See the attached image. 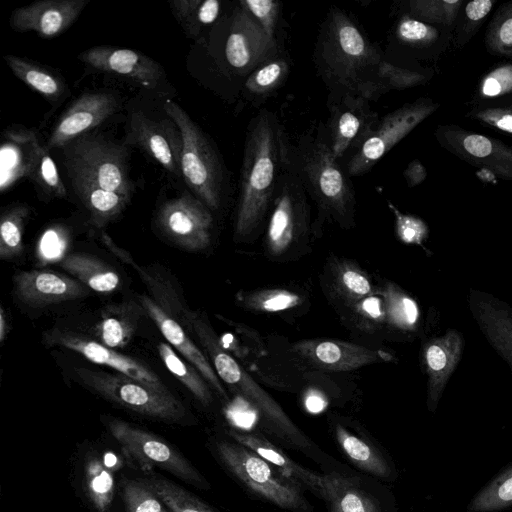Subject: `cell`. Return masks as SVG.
I'll return each instance as SVG.
<instances>
[{
	"label": "cell",
	"mask_w": 512,
	"mask_h": 512,
	"mask_svg": "<svg viewBox=\"0 0 512 512\" xmlns=\"http://www.w3.org/2000/svg\"><path fill=\"white\" fill-rule=\"evenodd\" d=\"M383 61L381 50L350 16L331 8L314 50L317 72L332 90L331 97L354 94L370 101L386 93L378 76Z\"/></svg>",
	"instance_id": "obj_1"
},
{
	"label": "cell",
	"mask_w": 512,
	"mask_h": 512,
	"mask_svg": "<svg viewBox=\"0 0 512 512\" xmlns=\"http://www.w3.org/2000/svg\"><path fill=\"white\" fill-rule=\"evenodd\" d=\"M285 134L276 115L266 109L248 125L234 221L235 241L254 239L270 212Z\"/></svg>",
	"instance_id": "obj_2"
},
{
	"label": "cell",
	"mask_w": 512,
	"mask_h": 512,
	"mask_svg": "<svg viewBox=\"0 0 512 512\" xmlns=\"http://www.w3.org/2000/svg\"><path fill=\"white\" fill-rule=\"evenodd\" d=\"M282 154L315 203L319 219H329L343 228L354 226L356 199L352 182L333 157L321 128L315 134H302L293 142L285 134Z\"/></svg>",
	"instance_id": "obj_3"
},
{
	"label": "cell",
	"mask_w": 512,
	"mask_h": 512,
	"mask_svg": "<svg viewBox=\"0 0 512 512\" xmlns=\"http://www.w3.org/2000/svg\"><path fill=\"white\" fill-rule=\"evenodd\" d=\"M183 321L198 338L218 377L256 409L263 429L280 444L319 460L315 444L225 350L209 323L194 311H185Z\"/></svg>",
	"instance_id": "obj_4"
},
{
	"label": "cell",
	"mask_w": 512,
	"mask_h": 512,
	"mask_svg": "<svg viewBox=\"0 0 512 512\" xmlns=\"http://www.w3.org/2000/svg\"><path fill=\"white\" fill-rule=\"evenodd\" d=\"M210 449L223 468L254 496L292 512H310L303 488L254 451L230 439H214Z\"/></svg>",
	"instance_id": "obj_5"
},
{
	"label": "cell",
	"mask_w": 512,
	"mask_h": 512,
	"mask_svg": "<svg viewBox=\"0 0 512 512\" xmlns=\"http://www.w3.org/2000/svg\"><path fill=\"white\" fill-rule=\"evenodd\" d=\"M309 199L302 182L285 163L282 154L264 238L269 257L276 260L291 258L306 246L311 232Z\"/></svg>",
	"instance_id": "obj_6"
},
{
	"label": "cell",
	"mask_w": 512,
	"mask_h": 512,
	"mask_svg": "<svg viewBox=\"0 0 512 512\" xmlns=\"http://www.w3.org/2000/svg\"><path fill=\"white\" fill-rule=\"evenodd\" d=\"M103 425L120 446L122 455L143 473L160 469L201 490L210 489L209 481L171 443L115 417H102Z\"/></svg>",
	"instance_id": "obj_7"
},
{
	"label": "cell",
	"mask_w": 512,
	"mask_h": 512,
	"mask_svg": "<svg viewBox=\"0 0 512 512\" xmlns=\"http://www.w3.org/2000/svg\"><path fill=\"white\" fill-rule=\"evenodd\" d=\"M74 372L87 388L134 413L167 423L188 422L186 408L169 390H158L122 373L85 367H77Z\"/></svg>",
	"instance_id": "obj_8"
},
{
	"label": "cell",
	"mask_w": 512,
	"mask_h": 512,
	"mask_svg": "<svg viewBox=\"0 0 512 512\" xmlns=\"http://www.w3.org/2000/svg\"><path fill=\"white\" fill-rule=\"evenodd\" d=\"M163 108L182 136L181 173L187 185L210 210H218L222 201L224 173L216 150L177 103L168 99Z\"/></svg>",
	"instance_id": "obj_9"
},
{
	"label": "cell",
	"mask_w": 512,
	"mask_h": 512,
	"mask_svg": "<svg viewBox=\"0 0 512 512\" xmlns=\"http://www.w3.org/2000/svg\"><path fill=\"white\" fill-rule=\"evenodd\" d=\"M67 174L128 199L133 192L126 146L100 136L83 135L62 147Z\"/></svg>",
	"instance_id": "obj_10"
},
{
	"label": "cell",
	"mask_w": 512,
	"mask_h": 512,
	"mask_svg": "<svg viewBox=\"0 0 512 512\" xmlns=\"http://www.w3.org/2000/svg\"><path fill=\"white\" fill-rule=\"evenodd\" d=\"M441 104L422 97L386 114L377 122L365 141L351 153L347 174L360 176L369 170L420 123L435 113Z\"/></svg>",
	"instance_id": "obj_11"
},
{
	"label": "cell",
	"mask_w": 512,
	"mask_h": 512,
	"mask_svg": "<svg viewBox=\"0 0 512 512\" xmlns=\"http://www.w3.org/2000/svg\"><path fill=\"white\" fill-rule=\"evenodd\" d=\"M434 136L450 154L495 177L512 182V146L457 124L437 126Z\"/></svg>",
	"instance_id": "obj_12"
},
{
	"label": "cell",
	"mask_w": 512,
	"mask_h": 512,
	"mask_svg": "<svg viewBox=\"0 0 512 512\" xmlns=\"http://www.w3.org/2000/svg\"><path fill=\"white\" fill-rule=\"evenodd\" d=\"M329 109L330 116L321 131L333 157L339 161L365 141L379 117L368 99L354 94L333 96Z\"/></svg>",
	"instance_id": "obj_13"
},
{
	"label": "cell",
	"mask_w": 512,
	"mask_h": 512,
	"mask_svg": "<svg viewBox=\"0 0 512 512\" xmlns=\"http://www.w3.org/2000/svg\"><path fill=\"white\" fill-rule=\"evenodd\" d=\"M157 219L162 232L185 249L199 251L211 243V210L197 197L185 194L166 201Z\"/></svg>",
	"instance_id": "obj_14"
},
{
	"label": "cell",
	"mask_w": 512,
	"mask_h": 512,
	"mask_svg": "<svg viewBox=\"0 0 512 512\" xmlns=\"http://www.w3.org/2000/svg\"><path fill=\"white\" fill-rule=\"evenodd\" d=\"M276 40L262 30L256 20L239 5L234 9L225 45L228 64L239 75H249L276 58Z\"/></svg>",
	"instance_id": "obj_15"
},
{
	"label": "cell",
	"mask_w": 512,
	"mask_h": 512,
	"mask_svg": "<svg viewBox=\"0 0 512 512\" xmlns=\"http://www.w3.org/2000/svg\"><path fill=\"white\" fill-rule=\"evenodd\" d=\"M121 464L112 453L94 444L82 446L74 465V479L82 500L92 512H109L116 492L115 473Z\"/></svg>",
	"instance_id": "obj_16"
},
{
	"label": "cell",
	"mask_w": 512,
	"mask_h": 512,
	"mask_svg": "<svg viewBox=\"0 0 512 512\" xmlns=\"http://www.w3.org/2000/svg\"><path fill=\"white\" fill-rule=\"evenodd\" d=\"M292 350L316 368L340 372L393 359L385 351L333 339L301 340L293 344Z\"/></svg>",
	"instance_id": "obj_17"
},
{
	"label": "cell",
	"mask_w": 512,
	"mask_h": 512,
	"mask_svg": "<svg viewBox=\"0 0 512 512\" xmlns=\"http://www.w3.org/2000/svg\"><path fill=\"white\" fill-rule=\"evenodd\" d=\"M127 142L144 150L168 172L176 176L182 174L183 143L175 123L155 121L142 112H133L129 120Z\"/></svg>",
	"instance_id": "obj_18"
},
{
	"label": "cell",
	"mask_w": 512,
	"mask_h": 512,
	"mask_svg": "<svg viewBox=\"0 0 512 512\" xmlns=\"http://www.w3.org/2000/svg\"><path fill=\"white\" fill-rule=\"evenodd\" d=\"M46 341L84 356L93 363L105 365L118 373L134 378L161 391H168L162 380L143 363L109 348L97 340L69 331L55 329L47 333Z\"/></svg>",
	"instance_id": "obj_19"
},
{
	"label": "cell",
	"mask_w": 512,
	"mask_h": 512,
	"mask_svg": "<svg viewBox=\"0 0 512 512\" xmlns=\"http://www.w3.org/2000/svg\"><path fill=\"white\" fill-rule=\"evenodd\" d=\"M116 108L117 100L110 93L83 94L59 117L45 147L48 150L62 148L100 125L114 113Z\"/></svg>",
	"instance_id": "obj_20"
},
{
	"label": "cell",
	"mask_w": 512,
	"mask_h": 512,
	"mask_svg": "<svg viewBox=\"0 0 512 512\" xmlns=\"http://www.w3.org/2000/svg\"><path fill=\"white\" fill-rule=\"evenodd\" d=\"M462 334L449 329L442 336L425 341L421 361L427 375V407L434 412L464 350Z\"/></svg>",
	"instance_id": "obj_21"
},
{
	"label": "cell",
	"mask_w": 512,
	"mask_h": 512,
	"mask_svg": "<svg viewBox=\"0 0 512 512\" xmlns=\"http://www.w3.org/2000/svg\"><path fill=\"white\" fill-rule=\"evenodd\" d=\"M78 58L95 70L130 78L144 87H154L163 76L158 62L127 48L95 46L80 53Z\"/></svg>",
	"instance_id": "obj_22"
},
{
	"label": "cell",
	"mask_w": 512,
	"mask_h": 512,
	"mask_svg": "<svg viewBox=\"0 0 512 512\" xmlns=\"http://www.w3.org/2000/svg\"><path fill=\"white\" fill-rule=\"evenodd\" d=\"M467 302L482 334L512 370V307L477 289H469Z\"/></svg>",
	"instance_id": "obj_23"
},
{
	"label": "cell",
	"mask_w": 512,
	"mask_h": 512,
	"mask_svg": "<svg viewBox=\"0 0 512 512\" xmlns=\"http://www.w3.org/2000/svg\"><path fill=\"white\" fill-rule=\"evenodd\" d=\"M88 3L89 0L37 1L14 10L10 23L17 31H33L52 38L67 30Z\"/></svg>",
	"instance_id": "obj_24"
},
{
	"label": "cell",
	"mask_w": 512,
	"mask_h": 512,
	"mask_svg": "<svg viewBox=\"0 0 512 512\" xmlns=\"http://www.w3.org/2000/svg\"><path fill=\"white\" fill-rule=\"evenodd\" d=\"M17 297L30 306L59 304L87 295V287L73 277L50 270L22 271L14 276Z\"/></svg>",
	"instance_id": "obj_25"
},
{
	"label": "cell",
	"mask_w": 512,
	"mask_h": 512,
	"mask_svg": "<svg viewBox=\"0 0 512 512\" xmlns=\"http://www.w3.org/2000/svg\"><path fill=\"white\" fill-rule=\"evenodd\" d=\"M139 302L169 345L191 363L223 399L229 400L227 392L210 361L192 341L182 326L150 297L140 295Z\"/></svg>",
	"instance_id": "obj_26"
},
{
	"label": "cell",
	"mask_w": 512,
	"mask_h": 512,
	"mask_svg": "<svg viewBox=\"0 0 512 512\" xmlns=\"http://www.w3.org/2000/svg\"><path fill=\"white\" fill-rule=\"evenodd\" d=\"M226 434L230 439L254 451L284 476L324 500L326 475L314 473L298 464L262 434L238 428H229L226 430Z\"/></svg>",
	"instance_id": "obj_27"
},
{
	"label": "cell",
	"mask_w": 512,
	"mask_h": 512,
	"mask_svg": "<svg viewBox=\"0 0 512 512\" xmlns=\"http://www.w3.org/2000/svg\"><path fill=\"white\" fill-rule=\"evenodd\" d=\"M333 433L340 450L355 467L378 479H394L395 472L388 458L363 432L336 420Z\"/></svg>",
	"instance_id": "obj_28"
},
{
	"label": "cell",
	"mask_w": 512,
	"mask_h": 512,
	"mask_svg": "<svg viewBox=\"0 0 512 512\" xmlns=\"http://www.w3.org/2000/svg\"><path fill=\"white\" fill-rule=\"evenodd\" d=\"M0 150V190L4 192L23 177L30 176L42 145L33 130H6Z\"/></svg>",
	"instance_id": "obj_29"
},
{
	"label": "cell",
	"mask_w": 512,
	"mask_h": 512,
	"mask_svg": "<svg viewBox=\"0 0 512 512\" xmlns=\"http://www.w3.org/2000/svg\"><path fill=\"white\" fill-rule=\"evenodd\" d=\"M325 284L332 298L348 308L378 291L370 275L356 262L334 259L325 271Z\"/></svg>",
	"instance_id": "obj_30"
},
{
	"label": "cell",
	"mask_w": 512,
	"mask_h": 512,
	"mask_svg": "<svg viewBox=\"0 0 512 512\" xmlns=\"http://www.w3.org/2000/svg\"><path fill=\"white\" fill-rule=\"evenodd\" d=\"M328 512H386L379 499L356 477L326 475Z\"/></svg>",
	"instance_id": "obj_31"
},
{
	"label": "cell",
	"mask_w": 512,
	"mask_h": 512,
	"mask_svg": "<svg viewBox=\"0 0 512 512\" xmlns=\"http://www.w3.org/2000/svg\"><path fill=\"white\" fill-rule=\"evenodd\" d=\"M144 312L141 304L133 301L106 307L95 325L98 342L112 349L125 347L135 334Z\"/></svg>",
	"instance_id": "obj_32"
},
{
	"label": "cell",
	"mask_w": 512,
	"mask_h": 512,
	"mask_svg": "<svg viewBox=\"0 0 512 512\" xmlns=\"http://www.w3.org/2000/svg\"><path fill=\"white\" fill-rule=\"evenodd\" d=\"M68 177L73 190L89 211L91 222L97 227H103L118 216L130 200L80 176L68 174Z\"/></svg>",
	"instance_id": "obj_33"
},
{
	"label": "cell",
	"mask_w": 512,
	"mask_h": 512,
	"mask_svg": "<svg viewBox=\"0 0 512 512\" xmlns=\"http://www.w3.org/2000/svg\"><path fill=\"white\" fill-rule=\"evenodd\" d=\"M60 266L86 287L98 293L117 290L121 279L116 270L94 256L83 253L67 255Z\"/></svg>",
	"instance_id": "obj_34"
},
{
	"label": "cell",
	"mask_w": 512,
	"mask_h": 512,
	"mask_svg": "<svg viewBox=\"0 0 512 512\" xmlns=\"http://www.w3.org/2000/svg\"><path fill=\"white\" fill-rule=\"evenodd\" d=\"M4 59L16 77L47 100L54 102L65 97L68 87L59 74L15 55H5Z\"/></svg>",
	"instance_id": "obj_35"
},
{
	"label": "cell",
	"mask_w": 512,
	"mask_h": 512,
	"mask_svg": "<svg viewBox=\"0 0 512 512\" xmlns=\"http://www.w3.org/2000/svg\"><path fill=\"white\" fill-rule=\"evenodd\" d=\"M378 292L383 298L386 325L399 332H413L420 320L419 305L397 284L386 281Z\"/></svg>",
	"instance_id": "obj_36"
},
{
	"label": "cell",
	"mask_w": 512,
	"mask_h": 512,
	"mask_svg": "<svg viewBox=\"0 0 512 512\" xmlns=\"http://www.w3.org/2000/svg\"><path fill=\"white\" fill-rule=\"evenodd\" d=\"M141 478L171 512H219L194 493L155 471L144 473Z\"/></svg>",
	"instance_id": "obj_37"
},
{
	"label": "cell",
	"mask_w": 512,
	"mask_h": 512,
	"mask_svg": "<svg viewBox=\"0 0 512 512\" xmlns=\"http://www.w3.org/2000/svg\"><path fill=\"white\" fill-rule=\"evenodd\" d=\"M157 350L166 368L193 394L204 406H210L213 396L207 381L188 361L183 360L174 349L160 342Z\"/></svg>",
	"instance_id": "obj_38"
},
{
	"label": "cell",
	"mask_w": 512,
	"mask_h": 512,
	"mask_svg": "<svg viewBox=\"0 0 512 512\" xmlns=\"http://www.w3.org/2000/svg\"><path fill=\"white\" fill-rule=\"evenodd\" d=\"M237 301L243 308L263 313H274L291 310L304 302V297L287 288H261L237 296Z\"/></svg>",
	"instance_id": "obj_39"
},
{
	"label": "cell",
	"mask_w": 512,
	"mask_h": 512,
	"mask_svg": "<svg viewBox=\"0 0 512 512\" xmlns=\"http://www.w3.org/2000/svg\"><path fill=\"white\" fill-rule=\"evenodd\" d=\"M170 6L175 18L190 37H196L204 27L212 24L221 9L218 0H174Z\"/></svg>",
	"instance_id": "obj_40"
},
{
	"label": "cell",
	"mask_w": 512,
	"mask_h": 512,
	"mask_svg": "<svg viewBox=\"0 0 512 512\" xmlns=\"http://www.w3.org/2000/svg\"><path fill=\"white\" fill-rule=\"evenodd\" d=\"M508 100H512V60L496 63L481 76L470 105Z\"/></svg>",
	"instance_id": "obj_41"
},
{
	"label": "cell",
	"mask_w": 512,
	"mask_h": 512,
	"mask_svg": "<svg viewBox=\"0 0 512 512\" xmlns=\"http://www.w3.org/2000/svg\"><path fill=\"white\" fill-rule=\"evenodd\" d=\"M463 5V0H410L408 10L411 17L451 32Z\"/></svg>",
	"instance_id": "obj_42"
},
{
	"label": "cell",
	"mask_w": 512,
	"mask_h": 512,
	"mask_svg": "<svg viewBox=\"0 0 512 512\" xmlns=\"http://www.w3.org/2000/svg\"><path fill=\"white\" fill-rule=\"evenodd\" d=\"M289 68L288 61L279 56L258 67L245 81L248 97L259 101L270 96L285 82Z\"/></svg>",
	"instance_id": "obj_43"
},
{
	"label": "cell",
	"mask_w": 512,
	"mask_h": 512,
	"mask_svg": "<svg viewBox=\"0 0 512 512\" xmlns=\"http://www.w3.org/2000/svg\"><path fill=\"white\" fill-rule=\"evenodd\" d=\"M484 44L490 55L512 60V0L500 5L492 16Z\"/></svg>",
	"instance_id": "obj_44"
},
{
	"label": "cell",
	"mask_w": 512,
	"mask_h": 512,
	"mask_svg": "<svg viewBox=\"0 0 512 512\" xmlns=\"http://www.w3.org/2000/svg\"><path fill=\"white\" fill-rule=\"evenodd\" d=\"M29 209L25 205H16L6 210L0 223V258L11 260L23 251V234Z\"/></svg>",
	"instance_id": "obj_45"
},
{
	"label": "cell",
	"mask_w": 512,
	"mask_h": 512,
	"mask_svg": "<svg viewBox=\"0 0 512 512\" xmlns=\"http://www.w3.org/2000/svg\"><path fill=\"white\" fill-rule=\"evenodd\" d=\"M120 489L126 512H171L141 477L123 476Z\"/></svg>",
	"instance_id": "obj_46"
},
{
	"label": "cell",
	"mask_w": 512,
	"mask_h": 512,
	"mask_svg": "<svg viewBox=\"0 0 512 512\" xmlns=\"http://www.w3.org/2000/svg\"><path fill=\"white\" fill-rule=\"evenodd\" d=\"M512 505V466L488 484L470 502V512H492Z\"/></svg>",
	"instance_id": "obj_47"
},
{
	"label": "cell",
	"mask_w": 512,
	"mask_h": 512,
	"mask_svg": "<svg viewBox=\"0 0 512 512\" xmlns=\"http://www.w3.org/2000/svg\"><path fill=\"white\" fill-rule=\"evenodd\" d=\"M495 0H473L462 6L456 24L454 44L456 48H463L481 28Z\"/></svg>",
	"instance_id": "obj_48"
},
{
	"label": "cell",
	"mask_w": 512,
	"mask_h": 512,
	"mask_svg": "<svg viewBox=\"0 0 512 512\" xmlns=\"http://www.w3.org/2000/svg\"><path fill=\"white\" fill-rule=\"evenodd\" d=\"M29 178L48 198H64L67 195L58 169L45 146H42Z\"/></svg>",
	"instance_id": "obj_49"
},
{
	"label": "cell",
	"mask_w": 512,
	"mask_h": 512,
	"mask_svg": "<svg viewBox=\"0 0 512 512\" xmlns=\"http://www.w3.org/2000/svg\"><path fill=\"white\" fill-rule=\"evenodd\" d=\"M465 116L512 136V100L470 105Z\"/></svg>",
	"instance_id": "obj_50"
},
{
	"label": "cell",
	"mask_w": 512,
	"mask_h": 512,
	"mask_svg": "<svg viewBox=\"0 0 512 512\" xmlns=\"http://www.w3.org/2000/svg\"><path fill=\"white\" fill-rule=\"evenodd\" d=\"M396 38L404 45L415 48H431L440 40V30L421 22L409 14L400 17L395 29Z\"/></svg>",
	"instance_id": "obj_51"
},
{
	"label": "cell",
	"mask_w": 512,
	"mask_h": 512,
	"mask_svg": "<svg viewBox=\"0 0 512 512\" xmlns=\"http://www.w3.org/2000/svg\"><path fill=\"white\" fill-rule=\"evenodd\" d=\"M351 321L365 332L379 331L386 325L383 298L377 291L347 308Z\"/></svg>",
	"instance_id": "obj_52"
},
{
	"label": "cell",
	"mask_w": 512,
	"mask_h": 512,
	"mask_svg": "<svg viewBox=\"0 0 512 512\" xmlns=\"http://www.w3.org/2000/svg\"><path fill=\"white\" fill-rule=\"evenodd\" d=\"M70 236L67 229L55 225L46 229L39 238L36 256L40 263L48 264L62 261L69 246Z\"/></svg>",
	"instance_id": "obj_53"
},
{
	"label": "cell",
	"mask_w": 512,
	"mask_h": 512,
	"mask_svg": "<svg viewBox=\"0 0 512 512\" xmlns=\"http://www.w3.org/2000/svg\"><path fill=\"white\" fill-rule=\"evenodd\" d=\"M378 76L385 92L413 88L428 81L424 73L396 66L385 60L380 65Z\"/></svg>",
	"instance_id": "obj_54"
},
{
	"label": "cell",
	"mask_w": 512,
	"mask_h": 512,
	"mask_svg": "<svg viewBox=\"0 0 512 512\" xmlns=\"http://www.w3.org/2000/svg\"><path fill=\"white\" fill-rule=\"evenodd\" d=\"M388 206L395 218L397 238L404 244L423 247L429 234L426 222L417 216L402 213L391 202H388Z\"/></svg>",
	"instance_id": "obj_55"
},
{
	"label": "cell",
	"mask_w": 512,
	"mask_h": 512,
	"mask_svg": "<svg viewBox=\"0 0 512 512\" xmlns=\"http://www.w3.org/2000/svg\"><path fill=\"white\" fill-rule=\"evenodd\" d=\"M238 5L246 10L260 25L268 37L276 40L280 3L273 0H241Z\"/></svg>",
	"instance_id": "obj_56"
},
{
	"label": "cell",
	"mask_w": 512,
	"mask_h": 512,
	"mask_svg": "<svg viewBox=\"0 0 512 512\" xmlns=\"http://www.w3.org/2000/svg\"><path fill=\"white\" fill-rule=\"evenodd\" d=\"M404 178L410 188L422 184L427 178L425 166L418 160H412L404 170Z\"/></svg>",
	"instance_id": "obj_57"
},
{
	"label": "cell",
	"mask_w": 512,
	"mask_h": 512,
	"mask_svg": "<svg viewBox=\"0 0 512 512\" xmlns=\"http://www.w3.org/2000/svg\"><path fill=\"white\" fill-rule=\"evenodd\" d=\"M327 405L325 397L317 390H310L305 396V406L313 413L322 411Z\"/></svg>",
	"instance_id": "obj_58"
},
{
	"label": "cell",
	"mask_w": 512,
	"mask_h": 512,
	"mask_svg": "<svg viewBox=\"0 0 512 512\" xmlns=\"http://www.w3.org/2000/svg\"><path fill=\"white\" fill-rule=\"evenodd\" d=\"M8 325L4 308L0 310V341L3 342L7 333Z\"/></svg>",
	"instance_id": "obj_59"
}]
</instances>
